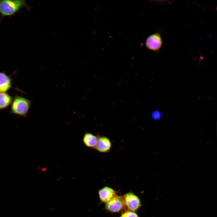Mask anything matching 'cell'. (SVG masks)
<instances>
[{
  "mask_svg": "<svg viewBox=\"0 0 217 217\" xmlns=\"http://www.w3.org/2000/svg\"><path fill=\"white\" fill-rule=\"evenodd\" d=\"M28 10L30 8L24 0H0V14L2 18L14 15L23 8Z\"/></svg>",
  "mask_w": 217,
  "mask_h": 217,
  "instance_id": "6da1fadb",
  "label": "cell"
},
{
  "mask_svg": "<svg viewBox=\"0 0 217 217\" xmlns=\"http://www.w3.org/2000/svg\"><path fill=\"white\" fill-rule=\"evenodd\" d=\"M32 102L25 98L16 95L14 98L10 108V113L26 117Z\"/></svg>",
  "mask_w": 217,
  "mask_h": 217,
  "instance_id": "7a4b0ae2",
  "label": "cell"
},
{
  "mask_svg": "<svg viewBox=\"0 0 217 217\" xmlns=\"http://www.w3.org/2000/svg\"><path fill=\"white\" fill-rule=\"evenodd\" d=\"M163 44L160 34L156 32L149 36L146 39L145 45L149 50L157 52L161 48Z\"/></svg>",
  "mask_w": 217,
  "mask_h": 217,
  "instance_id": "3957f363",
  "label": "cell"
},
{
  "mask_svg": "<svg viewBox=\"0 0 217 217\" xmlns=\"http://www.w3.org/2000/svg\"><path fill=\"white\" fill-rule=\"evenodd\" d=\"M126 207L122 196L116 195L109 201L106 203L105 207L110 212H118Z\"/></svg>",
  "mask_w": 217,
  "mask_h": 217,
  "instance_id": "277c9868",
  "label": "cell"
},
{
  "mask_svg": "<svg viewBox=\"0 0 217 217\" xmlns=\"http://www.w3.org/2000/svg\"><path fill=\"white\" fill-rule=\"evenodd\" d=\"M125 207L128 210L133 212L137 211L141 206L140 199L131 192H128L123 196Z\"/></svg>",
  "mask_w": 217,
  "mask_h": 217,
  "instance_id": "5b68a950",
  "label": "cell"
},
{
  "mask_svg": "<svg viewBox=\"0 0 217 217\" xmlns=\"http://www.w3.org/2000/svg\"><path fill=\"white\" fill-rule=\"evenodd\" d=\"M97 137V142L94 149L101 153L108 152L112 146L110 139L105 136L98 135Z\"/></svg>",
  "mask_w": 217,
  "mask_h": 217,
  "instance_id": "8992f818",
  "label": "cell"
},
{
  "mask_svg": "<svg viewBox=\"0 0 217 217\" xmlns=\"http://www.w3.org/2000/svg\"><path fill=\"white\" fill-rule=\"evenodd\" d=\"M12 79L5 72H0V92L6 93L12 86Z\"/></svg>",
  "mask_w": 217,
  "mask_h": 217,
  "instance_id": "52a82bcc",
  "label": "cell"
},
{
  "mask_svg": "<svg viewBox=\"0 0 217 217\" xmlns=\"http://www.w3.org/2000/svg\"><path fill=\"white\" fill-rule=\"evenodd\" d=\"M99 194L100 201L105 203L108 202L116 195L114 190L107 186L99 190Z\"/></svg>",
  "mask_w": 217,
  "mask_h": 217,
  "instance_id": "ba28073f",
  "label": "cell"
},
{
  "mask_svg": "<svg viewBox=\"0 0 217 217\" xmlns=\"http://www.w3.org/2000/svg\"><path fill=\"white\" fill-rule=\"evenodd\" d=\"M13 99L8 93L0 92V110L8 107L11 104Z\"/></svg>",
  "mask_w": 217,
  "mask_h": 217,
  "instance_id": "9c48e42d",
  "label": "cell"
},
{
  "mask_svg": "<svg viewBox=\"0 0 217 217\" xmlns=\"http://www.w3.org/2000/svg\"><path fill=\"white\" fill-rule=\"evenodd\" d=\"M97 140V137L90 133H86L83 137V142L87 147L94 148Z\"/></svg>",
  "mask_w": 217,
  "mask_h": 217,
  "instance_id": "30bf717a",
  "label": "cell"
},
{
  "mask_svg": "<svg viewBox=\"0 0 217 217\" xmlns=\"http://www.w3.org/2000/svg\"><path fill=\"white\" fill-rule=\"evenodd\" d=\"M119 217H139V216L134 212L127 210H125Z\"/></svg>",
  "mask_w": 217,
  "mask_h": 217,
  "instance_id": "8fae6325",
  "label": "cell"
},
{
  "mask_svg": "<svg viewBox=\"0 0 217 217\" xmlns=\"http://www.w3.org/2000/svg\"><path fill=\"white\" fill-rule=\"evenodd\" d=\"M152 117L154 119H159L161 116V114L159 111H155L153 113Z\"/></svg>",
  "mask_w": 217,
  "mask_h": 217,
  "instance_id": "7c38bea8",
  "label": "cell"
}]
</instances>
